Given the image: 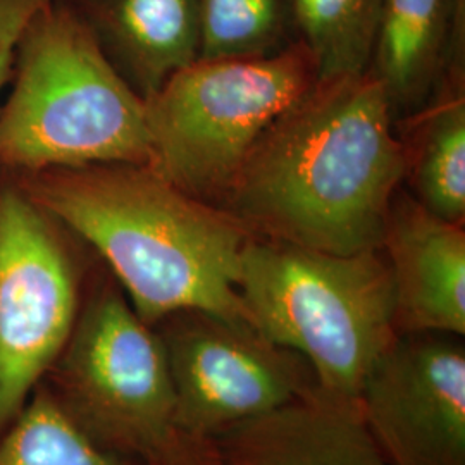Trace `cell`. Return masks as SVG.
<instances>
[{"mask_svg": "<svg viewBox=\"0 0 465 465\" xmlns=\"http://www.w3.org/2000/svg\"><path fill=\"white\" fill-rule=\"evenodd\" d=\"M199 19L205 61L274 54L293 28L290 0H199Z\"/></svg>", "mask_w": 465, "mask_h": 465, "instance_id": "cell-16", "label": "cell"}, {"mask_svg": "<svg viewBox=\"0 0 465 465\" xmlns=\"http://www.w3.org/2000/svg\"><path fill=\"white\" fill-rule=\"evenodd\" d=\"M97 262L19 176L0 169V438L64 347Z\"/></svg>", "mask_w": 465, "mask_h": 465, "instance_id": "cell-7", "label": "cell"}, {"mask_svg": "<svg viewBox=\"0 0 465 465\" xmlns=\"http://www.w3.org/2000/svg\"><path fill=\"white\" fill-rule=\"evenodd\" d=\"M38 388L92 443L128 464H157L190 440L176 424L163 340L104 266L94 269L74 326Z\"/></svg>", "mask_w": 465, "mask_h": 465, "instance_id": "cell-5", "label": "cell"}, {"mask_svg": "<svg viewBox=\"0 0 465 465\" xmlns=\"http://www.w3.org/2000/svg\"><path fill=\"white\" fill-rule=\"evenodd\" d=\"M409 167L417 202L434 216L455 224L465 219L464 82L428 113L409 149Z\"/></svg>", "mask_w": 465, "mask_h": 465, "instance_id": "cell-14", "label": "cell"}, {"mask_svg": "<svg viewBox=\"0 0 465 465\" xmlns=\"http://www.w3.org/2000/svg\"><path fill=\"white\" fill-rule=\"evenodd\" d=\"M381 250L395 286L397 330L464 336L465 232L395 195Z\"/></svg>", "mask_w": 465, "mask_h": 465, "instance_id": "cell-10", "label": "cell"}, {"mask_svg": "<svg viewBox=\"0 0 465 465\" xmlns=\"http://www.w3.org/2000/svg\"><path fill=\"white\" fill-rule=\"evenodd\" d=\"M152 465H223L216 449H211L207 441L188 440L183 447L176 450L164 460Z\"/></svg>", "mask_w": 465, "mask_h": 465, "instance_id": "cell-19", "label": "cell"}, {"mask_svg": "<svg viewBox=\"0 0 465 465\" xmlns=\"http://www.w3.org/2000/svg\"><path fill=\"white\" fill-rule=\"evenodd\" d=\"M293 28L317 78L359 74L371 66L382 0H290Z\"/></svg>", "mask_w": 465, "mask_h": 465, "instance_id": "cell-15", "label": "cell"}, {"mask_svg": "<svg viewBox=\"0 0 465 465\" xmlns=\"http://www.w3.org/2000/svg\"><path fill=\"white\" fill-rule=\"evenodd\" d=\"M19 180L94 252L149 326L183 311L249 322L238 278L253 232L224 209L152 166L63 167Z\"/></svg>", "mask_w": 465, "mask_h": 465, "instance_id": "cell-2", "label": "cell"}, {"mask_svg": "<svg viewBox=\"0 0 465 465\" xmlns=\"http://www.w3.org/2000/svg\"><path fill=\"white\" fill-rule=\"evenodd\" d=\"M381 80L317 78L253 143L217 207L262 238L350 255L381 250L409 150Z\"/></svg>", "mask_w": 465, "mask_h": 465, "instance_id": "cell-1", "label": "cell"}, {"mask_svg": "<svg viewBox=\"0 0 465 465\" xmlns=\"http://www.w3.org/2000/svg\"><path fill=\"white\" fill-rule=\"evenodd\" d=\"M217 438L223 465H391L359 401L332 397L317 384Z\"/></svg>", "mask_w": 465, "mask_h": 465, "instance_id": "cell-11", "label": "cell"}, {"mask_svg": "<svg viewBox=\"0 0 465 465\" xmlns=\"http://www.w3.org/2000/svg\"><path fill=\"white\" fill-rule=\"evenodd\" d=\"M143 100L200 57L199 0H71Z\"/></svg>", "mask_w": 465, "mask_h": 465, "instance_id": "cell-12", "label": "cell"}, {"mask_svg": "<svg viewBox=\"0 0 465 465\" xmlns=\"http://www.w3.org/2000/svg\"><path fill=\"white\" fill-rule=\"evenodd\" d=\"M176 395V424L209 441L297 399L307 381L303 359L272 345L249 322L183 311L157 322Z\"/></svg>", "mask_w": 465, "mask_h": 465, "instance_id": "cell-8", "label": "cell"}, {"mask_svg": "<svg viewBox=\"0 0 465 465\" xmlns=\"http://www.w3.org/2000/svg\"><path fill=\"white\" fill-rule=\"evenodd\" d=\"M445 336H399L361 390L362 416L391 465H465V351Z\"/></svg>", "mask_w": 465, "mask_h": 465, "instance_id": "cell-9", "label": "cell"}, {"mask_svg": "<svg viewBox=\"0 0 465 465\" xmlns=\"http://www.w3.org/2000/svg\"><path fill=\"white\" fill-rule=\"evenodd\" d=\"M464 0H382L369 69L381 80L395 117L419 113L441 74L459 69Z\"/></svg>", "mask_w": 465, "mask_h": 465, "instance_id": "cell-13", "label": "cell"}, {"mask_svg": "<svg viewBox=\"0 0 465 465\" xmlns=\"http://www.w3.org/2000/svg\"><path fill=\"white\" fill-rule=\"evenodd\" d=\"M45 0H0V100L13 64L17 38L26 21Z\"/></svg>", "mask_w": 465, "mask_h": 465, "instance_id": "cell-18", "label": "cell"}, {"mask_svg": "<svg viewBox=\"0 0 465 465\" xmlns=\"http://www.w3.org/2000/svg\"><path fill=\"white\" fill-rule=\"evenodd\" d=\"M152 166L145 100L71 0H45L17 38L0 100V169Z\"/></svg>", "mask_w": 465, "mask_h": 465, "instance_id": "cell-3", "label": "cell"}, {"mask_svg": "<svg viewBox=\"0 0 465 465\" xmlns=\"http://www.w3.org/2000/svg\"><path fill=\"white\" fill-rule=\"evenodd\" d=\"M238 292L250 326L300 355L317 386L338 399L357 401L399 338L395 286L381 250L338 255L252 234Z\"/></svg>", "mask_w": 465, "mask_h": 465, "instance_id": "cell-4", "label": "cell"}, {"mask_svg": "<svg viewBox=\"0 0 465 465\" xmlns=\"http://www.w3.org/2000/svg\"><path fill=\"white\" fill-rule=\"evenodd\" d=\"M0 465H132L99 449L36 386L0 438Z\"/></svg>", "mask_w": 465, "mask_h": 465, "instance_id": "cell-17", "label": "cell"}, {"mask_svg": "<svg viewBox=\"0 0 465 465\" xmlns=\"http://www.w3.org/2000/svg\"><path fill=\"white\" fill-rule=\"evenodd\" d=\"M316 80L300 42L269 55L199 59L145 100L152 167L216 205L267 126Z\"/></svg>", "mask_w": 465, "mask_h": 465, "instance_id": "cell-6", "label": "cell"}]
</instances>
